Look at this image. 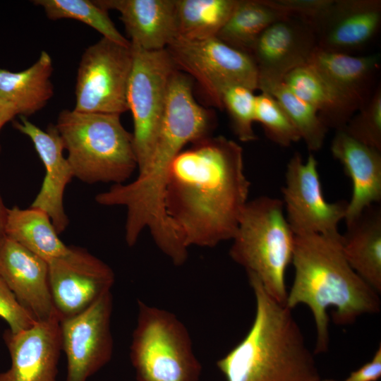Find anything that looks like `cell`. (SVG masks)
<instances>
[{
	"instance_id": "obj_1",
	"label": "cell",
	"mask_w": 381,
	"mask_h": 381,
	"mask_svg": "<svg viewBox=\"0 0 381 381\" xmlns=\"http://www.w3.org/2000/svg\"><path fill=\"white\" fill-rule=\"evenodd\" d=\"M250 186L235 141L208 135L181 151L167 173L164 206L184 245L213 248L231 240Z\"/></svg>"
},
{
	"instance_id": "obj_2",
	"label": "cell",
	"mask_w": 381,
	"mask_h": 381,
	"mask_svg": "<svg viewBox=\"0 0 381 381\" xmlns=\"http://www.w3.org/2000/svg\"><path fill=\"white\" fill-rule=\"evenodd\" d=\"M294 279L286 306L299 304L311 310L315 324V353L329 346L327 310L334 308L333 320L349 325L363 314L380 312L378 293L349 265L342 252L341 234L295 235L292 262Z\"/></svg>"
},
{
	"instance_id": "obj_3",
	"label": "cell",
	"mask_w": 381,
	"mask_h": 381,
	"mask_svg": "<svg viewBox=\"0 0 381 381\" xmlns=\"http://www.w3.org/2000/svg\"><path fill=\"white\" fill-rule=\"evenodd\" d=\"M255 315L244 339L217 362L226 381H320L313 353L291 309L248 273Z\"/></svg>"
},
{
	"instance_id": "obj_4",
	"label": "cell",
	"mask_w": 381,
	"mask_h": 381,
	"mask_svg": "<svg viewBox=\"0 0 381 381\" xmlns=\"http://www.w3.org/2000/svg\"><path fill=\"white\" fill-rule=\"evenodd\" d=\"M80 181L123 183L138 168L133 135L120 115L64 109L54 125Z\"/></svg>"
},
{
	"instance_id": "obj_5",
	"label": "cell",
	"mask_w": 381,
	"mask_h": 381,
	"mask_svg": "<svg viewBox=\"0 0 381 381\" xmlns=\"http://www.w3.org/2000/svg\"><path fill=\"white\" fill-rule=\"evenodd\" d=\"M231 240V259L255 275L271 297L286 305L285 274L292 262L295 235L282 200L260 196L248 201Z\"/></svg>"
},
{
	"instance_id": "obj_6",
	"label": "cell",
	"mask_w": 381,
	"mask_h": 381,
	"mask_svg": "<svg viewBox=\"0 0 381 381\" xmlns=\"http://www.w3.org/2000/svg\"><path fill=\"white\" fill-rule=\"evenodd\" d=\"M191 80L177 68L171 75L152 149L133 181L135 193L146 202L163 200L167 173L174 158L186 145L208 136L212 128L211 114L195 99Z\"/></svg>"
},
{
	"instance_id": "obj_7",
	"label": "cell",
	"mask_w": 381,
	"mask_h": 381,
	"mask_svg": "<svg viewBox=\"0 0 381 381\" xmlns=\"http://www.w3.org/2000/svg\"><path fill=\"white\" fill-rule=\"evenodd\" d=\"M130 358L138 381H198L202 365L184 324L173 313L137 300Z\"/></svg>"
},
{
	"instance_id": "obj_8",
	"label": "cell",
	"mask_w": 381,
	"mask_h": 381,
	"mask_svg": "<svg viewBox=\"0 0 381 381\" xmlns=\"http://www.w3.org/2000/svg\"><path fill=\"white\" fill-rule=\"evenodd\" d=\"M166 49L175 67L195 80L209 102L220 109L225 87L241 85L258 90L259 72L253 57L217 37L203 40L176 37Z\"/></svg>"
},
{
	"instance_id": "obj_9",
	"label": "cell",
	"mask_w": 381,
	"mask_h": 381,
	"mask_svg": "<svg viewBox=\"0 0 381 381\" xmlns=\"http://www.w3.org/2000/svg\"><path fill=\"white\" fill-rule=\"evenodd\" d=\"M131 47L133 66L127 104L133 121V142L140 169L146 163L152 149L170 80L176 68L166 49L147 51L132 44Z\"/></svg>"
},
{
	"instance_id": "obj_10",
	"label": "cell",
	"mask_w": 381,
	"mask_h": 381,
	"mask_svg": "<svg viewBox=\"0 0 381 381\" xmlns=\"http://www.w3.org/2000/svg\"><path fill=\"white\" fill-rule=\"evenodd\" d=\"M132 66L131 44L124 45L102 37L88 47L78 68L73 109L118 115L128 111Z\"/></svg>"
},
{
	"instance_id": "obj_11",
	"label": "cell",
	"mask_w": 381,
	"mask_h": 381,
	"mask_svg": "<svg viewBox=\"0 0 381 381\" xmlns=\"http://www.w3.org/2000/svg\"><path fill=\"white\" fill-rule=\"evenodd\" d=\"M285 179L282 202L294 235H339L338 226L344 220L348 201L325 200L314 155L310 154L304 162L295 153L287 164Z\"/></svg>"
},
{
	"instance_id": "obj_12",
	"label": "cell",
	"mask_w": 381,
	"mask_h": 381,
	"mask_svg": "<svg viewBox=\"0 0 381 381\" xmlns=\"http://www.w3.org/2000/svg\"><path fill=\"white\" fill-rule=\"evenodd\" d=\"M111 291L81 313L60 320L61 349L67 359L66 381H87L112 356Z\"/></svg>"
},
{
	"instance_id": "obj_13",
	"label": "cell",
	"mask_w": 381,
	"mask_h": 381,
	"mask_svg": "<svg viewBox=\"0 0 381 381\" xmlns=\"http://www.w3.org/2000/svg\"><path fill=\"white\" fill-rule=\"evenodd\" d=\"M47 263L50 292L61 320L85 310L111 291L115 281L112 269L81 247L68 246L64 255Z\"/></svg>"
},
{
	"instance_id": "obj_14",
	"label": "cell",
	"mask_w": 381,
	"mask_h": 381,
	"mask_svg": "<svg viewBox=\"0 0 381 381\" xmlns=\"http://www.w3.org/2000/svg\"><path fill=\"white\" fill-rule=\"evenodd\" d=\"M60 320L57 314L28 329L4 332L11 364L0 373V381H57L62 351Z\"/></svg>"
},
{
	"instance_id": "obj_15",
	"label": "cell",
	"mask_w": 381,
	"mask_h": 381,
	"mask_svg": "<svg viewBox=\"0 0 381 381\" xmlns=\"http://www.w3.org/2000/svg\"><path fill=\"white\" fill-rule=\"evenodd\" d=\"M318 47L313 28L288 16L268 26L258 37L250 56L259 78L282 80L291 71L306 65Z\"/></svg>"
},
{
	"instance_id": "obj_16",
	"label": "cell",
	"mask_w": 381,
	"mask_h": 381,
	"mask_svg": "<svg viewBox=\"0 0 381 381\" xmlns=\"http://www.w3.org/2000/svg\"><path fill=\"white\" fill-rule=\"evenodd\" d=\"M13 127L30 139L45 169L41 188L30 207L44 211L60 234L69 224L64 195L67 185L74 177L71 165L64 155L61 138L54 125L43 131L24 116H20L19 121L13 123Z\"/></svg>"
},
{
	"instance_id": "obj_17",
	"label": "cell",
	"mask_w": 381,
	"mask_h": 381,
	"mask_svg": "<svg viewBox=\"0 0 381 381\" xmlns=\"http://www.w3.org/2000/svg\"><path fill=\"white\" fill-rule=\"evenodd\" d=\"M0 277L37 321L58 314L50 292L47 262L7 236L0 246Z\"/></svg>"
},
{
	"instance_id": "obj_18",
	"label": "cell",
	"mask_w": 381,
	"mask_h": 381,
	"mask_svg": "<svg viewBox=\"0 0 381 381\" xmlns=\"http://www.w3.org/2000/svg\"><path fill=\"white\" fill-rule=\"evenodd\" d=\"M381 24V1L334 0L313 26L318 47L351 54L367 45Z\"/></svg>"
},
{
	"instance_id": "obj_19",
	"label": "cell",
	"mask_w": 381,
	"mask_h": 381,
	"mask_svg": "<svg viewBox=\"0 0 381 381\" xmlns=\"http://www.w3.org/2000/svg\"><path fill=\"white\" fill-rule=\"evenodd\" d=\"M330 150L353 185L344 218L346 224L381 201V150L358 141L344 130L336 131Z\"/></svg>"
},
{
	"instance_id": "obj_20",
	"label": "cell",
	"mask_w": 381,
	"mask_h": 381,
	"mask_svg": "<svg viewBox=\"0 0 381 381\" xmlns=\"http://www.w3.org/2000/svg\"><path fill=\"white\" fill-rule=\"evenodd\" d=\"M117 11L130 42L145 50L166 49L177 36L175 0H95Z\"/></svg>"
},
{
	"instance_id": "obj_21",
	"label": "cell",
	"mask_w": 381,
	"mask_h": 381,
	"mask_svg": "<svg viewBox=\"0 0 381 381\" xmlns=\"http://www.w3.org/2000/svg\"><path fill=\"white\" fill-rule=\"evenodd\" d=\"M360 109L370 99L380 66L379 54L354 56L317 47L308 64Z\"/></svg>"
},
{
	"instance_id": "obj_22",
	"label": "cell",
	"mask_w": 381,
	"mask_h": 381,
	"mask_svg": "<svg viewBox=\"0 0 381 381\" xmlns=\"http://www.w3.org/2000/svg\"><path fill=\"white\" fill-rule=\"evenodd\" d=\"M341 234L343 254L351 267L375 291L381 292V210L365 209Z\"/></svg>"
},
{
	"instance_id": "obj_23",
	"label": "cell",
	"mask_w": 381,
	"mask_h": 381,
	"mask_svg": "<svg viewBox=\"0 0 381 381\" xmlns=\"http://www.w3.org/2000/svg\"><path fill=\"white\" fill-rule=\"evenodd\" d=\"M282 80L292 92L317 111L328 130L343 129L359 110L350 99L308 64L291 71Z\"/></svg>"
},
{
	"instance_id": "obj_24",
	"label": "cell",
	"mask_w": 381,
	"mask_h": 381,
	"mask_svg": "<svg viewBox=\"0 0 381 381\" xmlns=\"http://www.w3.org/2000/svg\"><path fill=\"white\" fill-rule=\"evenodd\" d=\"M52 72V59L45 51L23 71L0 68V98L13 104L20 116L27 118L42 109L54 95Z\"/></svg>"
},
{
	"instance_id": "obj_25",
	"label": "cell",
	"mask_w": 381,
	"mask_h": 381,
	"mask_svg": "<svg viewBox=\"0 0 381 381\" xmlns=\"http://www.w3.org/2000/svg\"><path fill=\"white\" fill-rule=\"evenodd\" d=\"M6 235L47 262L68 249L59 237L49 216L36 207L8 208Z\"/></svg>"
},
{
	"instance_id": "obj_26",
	"label": "cell",
	"mask_w": 381,
	"mask_h": 381,
	"mask_svg": "<svg viewBox=\"0 0 381 381\" xmlns=\"http://www.w3.org/2000/svg\"><path fill=\"white\" fill-rule=\"evenodd\" d=\"M289 16L267 0H237L217 37L231 47L250 55L260 35L273 23Z\"/></svg>"
},
{
	"instance_id": "obj_27",
	"label": "cell",
	"mask_w": 381,
	"mask_h": 381,
	"mask_svg": "<svg viewBox=\"0 0 381 381\" xmlns=\"http://www.w3.org/2000/svg\"><path fill=\"white\" fill-rule=\"evenodd\" d=\"M177 36L189 40L216 37L237 0H175Z\"/></svg>"
},
{
	"instance_id": "obj_28",
	"label": "cell",
	"mask_w": 381,
	"mask_h": 381,
	"mask_svg": "<svg viewBox=\"0 0 381 381\" xmlns=\"http://www.w3.org/2000/svg\"><path fill=\"white\" fill-rule=\"evenodd\" d=\"M258 90L270 93L279 102L309 151L322 148L328 128L311 105L292 92L283 80L259 78Z\"/></svg>"
},
{
	"instance_id": "obj_29",
	"label": "cell",
	"mask_w": 381,
	"mask_h": 381,
	"mask_svg": "<svg viewBox=\"0 0 381 381\" xmlns=\"http://www.w3.org/2000/svg\"><path fill=\"white\" fill-rule=\"evenodd\" d=\"M32 3L43 8L47 17L50 20H76L96 30L102 35V37L121 44H131L130 41L116 28L108 11L98 6L95 1L35 0Z\"/></svg>"
},
{
	"instance_id": "obj_30",
	"label": "cell",
	"mask_w": 381,
	"mask_h": 381,
	"mask_svg": "<svg viewBox=\"0 0 381 381\" xmlns=\"http://www.w3.org/2000/svg\"><path fill=\"white\" fill-rule=\"evenodd\" d=\"M255 122L261 124L270 140L282 147H289L301 140L282 105L268 92L260 91L255 96Z\"/></svg>"
},
{
	"instance_id": "obj_31",
	"label": "cell",
	"mask_w": 381,
	"mask_h": 381,
	"mask_svg": "<svg viewBox=\"0 0 381 381\" xmlns=\"http://www.w3.org/2000/svg\"><path fill=\"white\" fill-rule=\"evenodd\" d=\"M255 96V90L241 85H229L221 93L222 109L228 112L233 131L242 142L257 139L253 129Z\"/></svg>"
},
{
	"instance_id": "obj_32",
	"label": "cell",
	"mask_w": 381,
	"mask_h": 381,
	"mask_svg": "<svg viewBox=\"0 0 381 381\" xmlns=\"http://www.w3.org/2000/svg\"><path fill=\"white\" fill-rule=\"evenodd\" d=\"M344 130L358 141L381 150V88L350 119Z\"/></svg>"
},
{
	"instance_id": "obj_33",
	"label": "cell",
	"mask_w": 381,
	"mask_h": 381,
	"mask_svg": "<svg viewBox=\"0 0 381 381\" xmlns=\"http://www.w3.org/2000/svg\"><path fill=\"white\" fill-rule=\"evenodd\" d=\"M0 318L16 332L30 327L37 321L18 301L13 293L0 277Z\"/></svg>"
},
{
	"instance_id": "obj_34",
	"label": "cell",
	"mask_w": 381,
	"mask_h": 381,
	"mask_svg": "<svg viewBox=\"0 0 381 381\" xmlns=\"http://www.w3.org/2000/svg\"><path fill=\"white\" fill-rule=\"evenodd\" d=\"M334 0H267L286 15L301 19L313 28L322 18Z\"/></svg>"
},
{
	"instance_id": "obj_35",
	"label": "cell",
	"mask_w": 381,
	"mask_h": 381,
	"mask_svg": "<svg viewBox=\"0 0 381 381\" xmlns=\"http://www.w3.org/2000/svg\"><path fill=\"white\" fill-rule=\"evenodd\" d=\"M381 377V345L372 359L351 373L345 381H377Z\"/></svg>"
},
{
	"instance_id": "obj_36",
	"label": "cell",
	"mask_w": 381,
	"mask_h": 381,
	"mask_svg": "<svg viewBox=\"0 0 381 381\" xmlns=\"http://www.w3.org/2000/svg\"><path fill=\"white\" fill-rule=\"evenodd\" d=\"M19 115L16 106L10 102L0 98V131L3 126Z\"/></svg>"
},
{
	"instance_id": "obj_37",
	"label": "cell",
	"mask_w": 381,
	"mask_h": 381,
	"mask_svg": "<svg viewBox=\"0 0 381 381\" xmlns=\"http://www.w3.org/2000/svg\"><path fill=\"white\" fill-rule=\"evenodd\" d=\"M8 209L0 192V246L6 238V226L7 221Z\"/></svg>"
},
{
	"instance_id": "obj_38",
	"label": "cell",
	"mask_w": 381,
	"mask_h": 381,
	"mask_svg": "<svg viewBox=\"0 0 381 381\" xmlns=\"http://www.w3.org/2000/svg\"><path fill=\"white\" fill-rule=\"evenodd\" d=\"M320 381H337V380H332V379H325V380L320 379ZM344 381H345V380H344Z\"/></svg>"
}]
</instances>
